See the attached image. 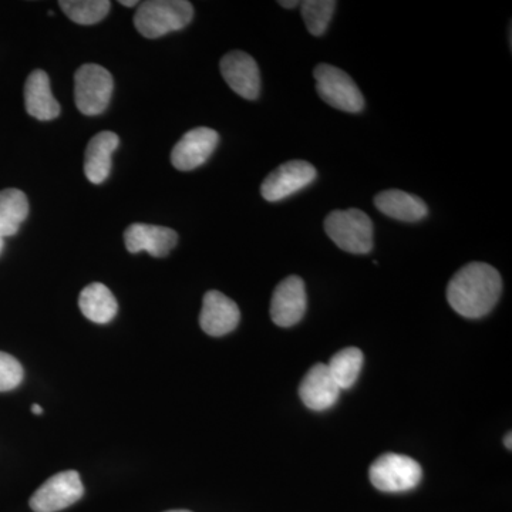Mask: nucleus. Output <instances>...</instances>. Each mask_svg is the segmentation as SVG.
I'll return each instance as SVG.
<instances>
[{"label":"nucleus","instance_id":"obj_22","mask_svg":"<svg viewBox=\"0 0 512 512\" xmlns=\"http://www.w3.org/2000/svg\"><path fill=\"white\" fill-rule=\"evenodd\" d=\"M335 9L336 2H333V0H306V2H302V16L309 33L313 36H322L328 30Z\"/></svg>","mask_w":512,"mask_h":512},{"label":"nucleus","instance_id":"obj_2","mask_svg":"<svg viewBox=\"0 0 512 512\" xmlns=\"http://www.w3.org/2000/svg\"><path fill=\"white\" fill-rule=\"evenodd\" d=\"M194 8L187 0H147L138 6L134 25L140 35L158 39L190 25Z\"/></svg>","mask_w":512,"mask_h":512},{"label":"nucleus","instance_id":"obj_26","mask_svg":"<svg viewBox=\"0 0 512 512\" xmlns=\"http://www.w3.org/2000/svg\"><path fill=\"white\" fill-rule=\"evenodd\" d=\"M512 436H511V431L510 433L507 434V436L504 437V444H505V447L508 448V450H511L512 448Z\"/></svg>","mask_w":512,"mask_h":512},{"label":"nucleus","instance_id":"obj_24","mask_svg":"<svg viewBox=\"0 0 512 512\" xmlns=\"http://www.w3.org/2000/svg\"><path fill=\"white\" fill-rule=\"evenodd\" d=\"M279 5L284 6L286 9H293L296 8V6L301 5V3H299L298 0H293V2H286V0H281Z\"/></svg>","mask_w":512,"mask_h":512},{"label":"nucleus","instance_id":"obj_17","mask_svg":"<svg viewBox=\"0 0 512 512\" xmlns=\"http://www.w3.org/2000/svg\"><path fill=\"white\" fill-rule=\"evenodd\" d=\"M377 210L393 220L417 222L429 214L426 202L417 195L400 190L382 191L375 197Z\"/></svg>","mask_w":512,"mask_h":512},{"label":"nucleus","instance_id":"obj_19","mask_svg":"<svg viewBox=\"0 0 512 512\" xmlns=\"http://www.w3.org/2000/svg\"><path fill=\"white\" fill-rule=\"evenodd\" d=\"M80 311L87 319L106 325L116 318L119 303L106 285L94 282L83 289L79 298Z\"/></svg>","mask_w":512,"mask_h":512},{"label":"nucleus","instance_id":"obj_14","mask_svg":"<svg viewBox=\"0 0 512 512\" xmlns=\"http://www.w3.org/2000/svg\"><path fill=\"white\" fill-rule=\"evenodd\" d=\"M124 242L131 254L146 251L156 258H164L170 254L178 242L174 229L158 227V225L133 224L124 232Z\"/></svg>","mask_w":512,"mask_h":512},{"label":"nucleus","instance_id":"obj_11","mask_svg":"<svg viewBox=\"0 0 512 512\" xmlns=\"http://www.w3.org/2000/svg\"><path fill=\"white\" fill-rule=\"evenodd\" d=\"M222 77L238 96L256 100L261 93V74L254 57L235 50L222 57L220 63Z\"/></svg>","mask_w":512,"mask_h":512},{"label":"nucleus","instance_id":"obj_28","mask_svg":"<svg viewBox=\"0 0 512 512\" xmlns=\"http://www.w3.org/2000/svg\"><path fill=\"white\" fill-rule=\"evenodd\" d=\"M167 512H191V511L177 510V511H167Z\"/></svg>","mask_w":512,"mask_h":512},{"label":"nucleus","instance_id":"obj_16","mask_svg":"<svg viewBox=\"0 0 512 512\" xmlns=\"http://www.w3.org/2000/svg\"><path fill=\"white\" fill-rule=\"evenodd\" d=\"M25 107L30 116L40 121L59 117L60 104L53 96L49 76L43 70H35L26 80Z\"/></svg>","mask_w":512,"mask_h":512},{"label":"nucleus","instance_id":"obj_3","mask_svg":"<svg viewBox=\"0 0 512 512\" xmlns=\"http://www.w3.org/2000/svg\"><path fill=\"white\" fill-rule=\"evenodd\" d=\"M326 234L343 251L365 255L373 249V224L365 212L336 210L330 212L323 222Z\"/></svg>","mask_w":512,"mask_h":512},{"label":"nucleus","instance_id":"obj_18","mask_svg":"<svg viewBox=\"0 0 512 512\" xmlns=\"http://www.w3.org/2000/svg\"><path fill=\"white\" fill-rule=\"evenodd\" d=\"M28 215L29 201L25 192L16 188L0 191V255L5 249V238L18 234Z\"/></svg>","mask_w":512,"mask_h":512},{"label":"nucleus","instance_id":"obj_10","mask_svg":"<svg viewBox=\"0 0 512 512\" xmlns=\"http://www.w3.org/2000/svg\"><path fill=\"white\" fill-rule=\"evenodd\" d=\"M305 282L299 276H288L275 288L271 302V318L281 328H291L305 316Z\"/></svg>","mask_w":512,"mask_h":512},{"label":"nucleus","instance_id":"obj_4","mask_svg":"<svg viewBox=\"0 0 512 512\" xmlns=\"http://www.w3.org/2000/svg\"><path fill=\"white\" fill-rule=\"evenodd\" d=\"M113 89V76L99 64H84L74 74V100L84 116L104 113L109 107Z\"/></svg>","mask_w":512,"mask_h":512},{"label":"nucleus","instance_id":"obj_23","mask_svg":"<svg viewBox=\"0 0 512 512\" xmlns=\"http://www.w3.org/2000/svg\"><path fill=\"white\" fill-rule=\"evenodd\" d=\"M23 380V367L19 360L0 352V392H10L20 386Z\"/></svg>","mask_w":512,"mask_h":512},{"label":"nucleus","instance_id":"obj_12","mask_svg":"<svg viewBox=\"0 0 512 512\" xmlns=\"http://www.w3.org/2000/svg\"><path fill=\"white\" fill-rule=\"evenodd\" d=\"M241 312L237 303L218 291H208L202 301L200 315L201 329L207 335L224 336L237 329Z\"/></svg>","mask_w":512,"mask_h":512},{"label":"nucleus","instance_id":"obj_25","mask_svg":"<svg viewBox=\"0 0 512 512\" xmlns=\"http://www.w3.org/2000/svg\"><path fill=\"white\" fill-rule=\"evenodd\" d=\"M120 5L127 6V8H131V6H137V0H120Z\"/></svg>","mask_w":512,"mask_h":512},{"label":"nucleus","instance_id":"obj_1","mask_svg":"<svg viewBox=\"0 0 512 512\" xmlns=\"http://www.w3.org/2000/svg\"><path fill=\"white\" fill-rule=\"evenodd\" d=\"M501 292L500 272L484 262H471L448 282L447 301L463 318L480 319L493 311Z\"/></svg>","mask_w":512,"mask_h":512},{"label":"nucleus","instance_id":"obj_7","mask_svg":"<svg viewBox=\"0 0 512 512\" xmlns=\"http://www.w3.org/2000/svg\"><path fill=\"white\" fill-rule=\"evenodd\" d=\"M84 494L82 480L77 471H62L50 477L30 498L35 512H57L70 507Z\"/></svg>","mask_w":512,"mask_h":512},{"label":"nucleus","instance_id":"obj_9","mask_svg":"<svg viewBox=\"0 0 512 512\" xmlns=\"http://www.w3.org/2000/svg\"><path fill=\"white\" fill-rule=\"evenodd\" d=\"M218 143L220 136L212 128H192L175 144L171 153V163L180 171L195 170L207 163Z\"/></svg>","mask_w":512,"mask_h":512},{"label":"nucleus","instance_id":"obj_20","mask_svg":"<svg viewBox=\"0 0 512 512\" xmlns=\"http://www.w3.org/2000/svg\"><path fill=\"white\" fill-rule=\"evenodd\" d=\"M330 375L335 379L340 390L350 389L359 379L363 366L362 350L346 348L332 356L328 363Z\"/></svg>","mask_w":512,"mask_h":512},{"label":"nucleus","instance_id":"obj_13","mask_svg":"<svg viewBox=\"0 0 512 512\" xmlns=\"http://www.w3.org/2000/svg\"><path fill=\"white\" fill-rule=\"evenodd\" d=\"M340 392L338 384L330 375L325 363H318L303 377L299 386V397L308 409L315 412H323L335 406L339 400Z\"/></svg>","mask_w":512,"mask_h":512},{"label":"nucleus","instance_id":"obj_15","mask_svg":"<svg viewBox=\"0 0 512 512\" xmlns=\"http://www.w3.org/2000/svg\"><path fill=\"white\" fill-rule=\"evenodd\" d=\"M120 138L113 131H101L90 140L84 157V173L93 184H101L109 178L111 156L119 147Z\"/></svg>","mask_w":512,"mask_h":512},{"label":"nucleus","instance_id":"obj_21","mask_svg":"<svg viewBox=\"0 0 512 512\" xmlns=\"http://www.w3.org/2000/svg\"><path fill=\"white\" fill-rule=\"evenodd\" d=\"M111 3L109 0H62L60 8L67 18L79 25H94L106 18Z\"/></svg>","mask_w":512,"mask_h":512},{"label":"nucleus","instance_id":"obj_6","mask_svg":"<svg viewBox=\"0 0 512 512\" xmlns=\"http://www.w3.org/2000/svg\"><path fill=\"white\" fill-rule=\"evenodd\" d=\"M316 80V90L320 99L332 106L333 109L346 113H359L365 107V99L357 84L348 73L339 67L322 63L313 72Z\"/></svg>","mask_w":512,"mask_h":512},{"label":"nucleus","instance_id":"obj_27","mask_svg":"<svg viewBox=\"0 0 512 512\" xmlns=\"http://www.w3.org/2000/svg\"><path fill=\"white\" fill-rule=\"evenodd\" d=\"M32 412L35 413V414H42L43 413V409H42V407L39 406V404H33Z\"/></svg>","mask_w":512,"mask_h":512},{"label":"nucleus","instance_id":"obj_8","mask_svg":"<svg viewBox=\"0 0 512 512\" xmlns=\"http://www.w3.org/2000/svg\"><path fill=\"white\" fill-rule=\"evenodd\" d=\"M315 167L308 161L293 160L279 165L262 183L261 194L266 201L285 200L316 180Z\"/></svg>","mask_w":512,"mask_h":512},{"label":"nucleus","instance_id":"obj_5","mask_svg":"<svg viewBox=\"0 0 512 512\" xmlns=\"http://www.w3.org/2000/svg\"><path fill=\"white\" fill-rule=\"evenodd\" d=\"M423 468L413 458L387 453L375 460L369 468V478L383 493H404L419 485Z\"/></svg>","mask_w":512,"mask_h":512}]
</instances>
